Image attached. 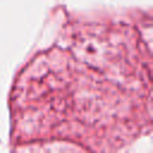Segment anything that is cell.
Here are the masks:
<instances>
[{"label": "cell", "mask_w": 153, "mask_h": 153, "mask_svg": "<svg viewBox=\"0 0 153 153\" xmlns=\"http://www.w3.org/2000/svg\"><path fill=\"white\" fill-rule=\"evenodd\" d=\"M39 54L12 92L13 129L78 94L29 142L68 141L112 151L149 129L151 61L127 27H92Z\"/></svg>", "instance_id": "obj_1"}]
</instances>
